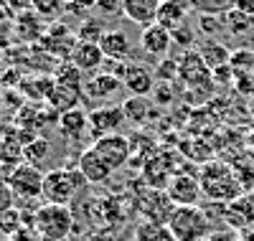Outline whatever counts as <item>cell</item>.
Masks as SVG:
<instances>
[{
	"instance_id": "cell-1",
	"label": "cell",
	"mask_w": 254,
	"mask_h": 241,
	"mask_svg": "<svg viewBox=\"0 0 254 241\" xmlns=\"http://www.w3.org/2000/svg\"><path fill=\"white\" fill-rule=\"evenodd\" d=\"M198 181H201V193L203 198H208L211 203H231L242 198L244 188L239 183V175L237 170L226 165V163H219V160H208L201 165L198 170Z\"/></svg>"
},
{
	"instance_id": "cell-2",
	"label": "cell",
	"mask_w": 254,
	"mask_h": 241,
	"mask_svg": "<svg viewBox=\"0 0 254 241\" xmlns=\"http://www.w3.org/2000/svg\"><path fill=\"white\" fill-rule=\"evenodd\" d=\"M165 229L171 231L173 241H206L214 234V221L201 206H176Z\"/></svg>"
},
{
	"instance_id": "cell-3",
	"label": "cell",
	"mask_w": 254,
	"mask_h": 241,
	"mask_svg": "<svg viewBox=\"0 0 254 241\" xmlns=\"http://www.w3.org/2000/svg\"><path fill=\"white\" fill-rule=\"evenodd\" d=\"M33 229L44 241H66L74 229V213L69 206H56V203H44L36 208Z\"/></svg>"
},
{
	"instance_id": "cell-4",
	"label": "cell",
	"mask_w": 254,
	"mask_h": 241,
	"mask_svg": "<svg viewBox=\"0 0 254 241\" xmlns=\"http://www.w3.org/2000/svg\"><path fill=\"white\" fill-rule=\"evenodd\" d=\"M84 175L71 168H54L44 175V201L56 203V206H69L74 201V195L79 193Z\"/></svg>"
},
{
	"instance_id": "cell-5",
	"label": "cell",
	"mask_w": 254,
	"mask_h": 241,
	"mask_svg": "<svg viewBox=\"0 0 254 241\" xmlns=\"http://www.w3.org/2000/svg\"><path fill=\"white\" fill-rule=\"evenodd\" d=\"M44 175L41 168L23 163L18 165L10 175H8V183L15 193L18 201H36V198H44Z\"/></svg>"
},
{
	"instance_id": "cell-6",
	"label": "cell",
	"mask_w": 254,
	"mask_h": 241,
	"mask_svg": "<svg viewBox=\"0 0 254 241\" xmlns=\"http://www.w3.org/2000/svg\"><path fill=\"white\" fill-rule=\"evenodd\" d=\"M168 198L173 201V206H198L201 201V181L198 173H176L171 175V181L165 185Z\"/></svg>"
},
{
	"instance_id": "cell-7",
	"label": "cell",
	"mask_w": 254,
	"mask_h": 241,
	"mask_svg": "<svg viewBox=\"0 0 254 241\" xmlns=\"http://www.w3.org/2000/svg\"><path fill=\"white\" fill-rule=\"evenodd\" d=\"M92 147L99 152L102 160L107 163L112 170L125 168L127 163H130V158H132V142L127 140L125 135H120V132H115V135H104V137H97Z\"/></svg>"
},
{
	"instance_id": "cell-8",
	"label": "cell",
	"mask_w": 254,
	"mask_h": 241,
	"mask_svg": "<svg viewBox=\"0 0 254 241\" xmlns=\"http://www.w3.org/2000/svg\"><path fill=\"white\" fill-rule=\"evenodd\" d=\"M178 79L188 86V89H201V86H211L214 76H211V69L206 66V61L201 59L198 51H186L178 61Z\"/></svg>"
},
{
	"instance_id": "cell-9",
	"label": "cell",
	"mask_w": 254,
	"mask_h": 241,
	"mask_svg": "<svg viewBox=\"0 0 254 241\" xmlns=\"http://www.w3.org/2000/svg\"><path fill=\"white\" fill-rule=\"evenodd\" d=\"M173 201L168 198V193L160 190V188H150L145 195H142V201H140V213L145 221H150V224H158V226H165L168 224V218H171L173 213Z\"/></svg>"
},
{
	"instance_id": "cell-10",
	"label": "cell",
	"mask_w": 254,
	"mask_h": 241,
	"mask_svg": "<svg viewBox=\"0 0 254 241\" xmlns=\"http://www.w3.org/2000/svg\"><path fill=\"white\" fill-rule=\"evenodd\" d=\"M125 109L122 104H102L97 109H92L89 112V127L94 129V132L99 137L104 135H115L117 129L125 124Z\"/></svg>"
},
{
	"instance_id": "cell-11",
	"label": "cell",
	"mask_w": 254,
	"mask_h": 241,
	"mask_svg": "<svg viewBox=\"0 0 254 241\" xmlns=\"http://www.w3.org/2000/svg\"><path fill=\"white\" fill-rule=\"evenodd\" d=\"M76 170L84 175V181L92 183V185H99V183H107L112 178V168L102 160V155L94 150V147H87L79 155V163H76Z\"/></svg>"
},
{
	"instance_id": "cell-12",
	"label": "cell",
	"mask_w": 254,
	"mask_h": 241,
	"mask_svg": "<svg viewBox=\"0 0 254 241\" xmlns=\"http://www.w3.org/2000/svg\"><path fill=\"white\" fill-rule=\"evenodd\" d=\"M69 59L81 74H99V69L104 66V61H107L99 43H84V41H76V46L71 49Z\"/></svg>"
},
{
	"instance_id": "cell-13",
	"label": "cell",
	"mask_w": 254,
	"mask_h": 241,
	"mask_svg": "<svg viewBox=\"0 0 254 241\" xmlns=\"http://www.w3.org/2000/svg\"><path fill=\"white\" fill-rule=\"evenodd\" d=\"M140 46L147 56H153V59H168V51H171V46H173V33L168 28H163L160 23H153V26L142 28Z\"/></svg>"
},
{
	"instance_id": "cell-14",
	"label": "cell",
	"mask_w": 254,
	"mask_h": 241,
	"mask_svg": "<svg viewBox=\"0 0 254 241\" xmlns=\"http://www.w3.org/2000/svg\"><path fill=\"white\" fill-rule=\"evenodd\" d=\"M224 224H226V229L239 231V234L254 224V203L249 198V193L231 203H224Z\"/></svg>"
},
{
	"instance_id": "cell-15",
	"label": "cell",
	"mask_w": 254,
	"mask_h": 241,
	"mask_svg": "<svg viewBox=\"0 0 254 241\" xmlns=\"http://www.w3.org/2000/svg\"><path fill=\"white\" fill-rule=\"evenodd\" d=\"M160 3L163 0H122V15L127 20H132L135 26L147 28L158 20Z\"/></svg>"
},
{
	"instance_id": "cell-16",
	"label": "cell",
	"mask_w": 254,
	"mask_h": 241,
	"mask_svg": "<svg viewBox=\"0 0 254 241\" xmlns=\"http://www.w3.org/2000/svg\"><path fill=\"white\" fill-rule=\"evenodd\" d=\"M155 74L150 69H145L142 63H130L125 76V89L130 92V97H150L155 92Z\"/></svg>"
},
{
	"instance_id": "cell-17",
	"label": "cell",
	"mask_w": 254,
	"mask_h": 241,
	"mask_svg": "<svg viewBox=\"0 0 254 241\" xmlns=\"http://www.w3.org/2000/svg\"><path fill=\"white\" fill-rule=\"evenodd\" d=\"M120 89H125V84L107 74V71H99L94 76H89L87 81H84V97H89V99H97V102H104V99H110L115 97Z\"/></svg>"
},
{
	"instance_id": "cell-18",
	"label": "cell",
	"mask_w": 254,
	"mask_h": 241,
	"mask_svg": "<svg viewBox=\"0 0 254 241\" xmlns=\"http://www.w3.org/2000/svg\"><path fill=\"white\" fill-rule=\"evenodd\" d=\"M190 10H193V3H190V0H163L155 23H160L163 28H168L173 33L178 26L186 23V15Z\"/></svg>"
},
{
	"instance_id": "cell-19",
	"label": "cell",
	"mask_w": 254,
	"mask_h": 241,
	"mask_svg": "<svg viewBox=\"0 0 254 241\" xmlns=\"http://www.w3.org/2000/svg\"><path fill=\"white\" fill-rule=\"evenodd\" d=\"M81 86H69V84H54V89H51V94H49V107L51 109H56L59 115H64V112H69V109H76L79 107V102H81Z\"/></svg>"
},
{
	"instance_id": "cell-20",
	"label": "cell",
	"mask_w": 254,
	"mask_h": 241,
	"mask_svg": "<svg viewBox=\"0 0 254 241\" xmlns=\"http://www.w3.org/2000/svg\"><path fill=\"white\" fill-rule=\"evenodd\" d=\"M99 46L104 51V56L112 59V61H127L132 54V43H130V36L125 31H107L102 36Z\"/></svg>"
},
{
	"instance_id": "cell-21",
	"label": "cell",
	"mask_w": 254,
	"mask_h": 241,
	"mask_svg": "<svg viewBox=\"0 0 254 241\" xmlns=\"http://www.w3.org/2000/svg\"><path fill=\"white\" fill-rule=\"evenodd\" d=\"M59 127H61V132L79 137V135H84V129H89V112L81 107L69 109V112L59 115Z\"/></svg>"
},
{
	"instance_id": "cell-22",
	"label": "cell",
	"mask_w": 254,
	"mask_h": 241,
	"mask_svg": "<svg viewBox=\"0 0 254 241\" xmlns=\"http://www.w3.org/2000/svg\"><path fill=\"white\" fill-rule=\"evenodd\" d=\"M198 54H201V59L206 61V66H208L211 71L219 69V66H226L229 59H231V51L224 46V43H214V41L203 43V46L198 49Z\"/></svg>"
},
{
	"instance_id": "cell-23",
	"label": "cell",
	"mask_w": 254,
	"mask_h": 241,
	"mask_svg": "<svg viewBox=\"0 0 254 241\" xmlns=\"http://www.w3.org/2000/svg\"><path fill=\"white\" fill-rule=\"evenodd\" d=\"M122 109H125V117L130 120V122H135V124H142L147 117H150L153 112H150V104H147V97H127L125 102H122Z\"/></svg>"
},
{
	"instance_id": "cell-24",
	"label": "cell",
	"mask_w": 254,
	"mask_h": 241,
	"mask_svg": "<svg viewBox=\"0 0 254 241\" xmlns=\"http://www.w3.org/2000/svg\"><path fill=\"white\" fill-rule=\"evenodd\" d=\"M190 3H193V10H198L201 15H219V18L237 8V0H190Z\"/></svg>"
},
{
	"instance_id": "cell-25",
	"label": "cell",
	"mask_w": 254,
	"mask_h": 241,
	"mask_svg": "<svg viewBox=\"0 0 254 241\" xmlns=\"http://www.w3.org/2000/svg\"><path fill=\"white\" fill-rule=\"evenodd\" d=\"M49 150H51V145H49V140H46V137H36V140H31V142L23 147L26 163H31V165L41 168V165H44V160L49 158Z\"/></svg>"
},
{
	"instance_id": "cell-26",
	"label": "cell",
	"mask_w": 254,
	"mask_h": 241,
	"mask_svg": "<svg viewBox=\"0 0 254 241\" xmlns=\"http://www.w3.org/2000/svg\"><path fill=\"white\" fill-rule=\"evenodd\" d=\"M135 241H173V236H171V231H168L165 226H158V224L145 221V224L137 226Z\"/></svg>"
},
{
	"instance_id": "cell-27",
	"label": "cell",
	"mask_w": 254,
	"mask_h": 241,
	"mask_svg": "<svg viewBox=\"0 0 254 241\" xmlns=\"http://www.w3.org/2000/svg\"><path fill=\"white\" fill-rule=\"evenodd\" d=\"M224 26H226L229 33H247L254 26V18H249V15H244L239 10H231V13L224 15Z\"/></svg>"
},
{
	"instance_id": "cell-28",
	"label": "cell",
	"mask_w": 254,
	"mask_h": 241,
	"mask_svg": "<svg viewBox=\"0 0 254 241\" xmlns=\"http://www.w3.org/2000/svg\"><path fill=\"white\" fill-rule=\"evenodd\" d=\"M20 229H23V211L20 208H10L5 213H0V231L5 236H13Z\"/></svg>"
},
{
	"instance_id": "cell-29",
	"label": "cell",
	"mask_w": 254,
	"mask_h": 241,
	"mask_svg": "<svg viewBox=\"0 0 254 241\" xmlns=\"http://www.w3.org/2000/svg\"><path fill=\"white\" fill-rule=\"evenodd\" d=\"M104 33H107V31L102 28L99 20H97V18H89V20H84V23H81V28H79L76 38H79V41H84V43H99Z\"/></svg>"
},
{
	"instance_id": "cell-30",
	"label": "cell",
	"mask_w": 254,
	"mask_h": 241,
	"mask_svg": "<svg viewBox=\"0 0 254 241\" xmlns=\"http://www.w3.org/2000/svg\"><path fill=\"white\" fill-rule=\"evenodd\" d=\"M229 66L234 69L237 74L242 71H254V51L252 49H239V51H234L231 54V59H229Z\"/></svg>"
},
{
	"instance_id": "cell-31",
	"label": "cell",
	"mask_w": 254,
	"mask_h": 241,
	"mask_svg": "<svg viewBox=\"0 0 254 241\" xmlns=\"http://www.w3.org/2000/svg\"><path fill=\"white\" fill-rule=\"evenodd\" d=\"M155 79L158 81H165V84H171L173 79H178V61L173 59H160V66L155 71Z\"/></svg>"
},
{
	"instance_id": "cell-32",
	"label": "cell",
	"mask_w": 254,
	"mask_h": 241,
	"mask_svg": "<svg viewBox=\"0 0 254 241\" xmlns=\"http://www.w3.org/2000/svg\"><path fill=\"white\" fill-rule=\"evenodd\" d=\"M15 193H13V188H10V183L5 181V178H0V213H5V211H10V208H15Z\"/></svg>"
},
{
	"instance_id": "cell-33",
	"label": "cell",
	"mask_w": 254,
	"mask_h": 241,
	"mask_svg": "<svg viewBox=\"0 0 254 241\" xmlns=\"http://www.w3.org/2000/svg\"><path fill=\"white\" fill-rule=\"evenodd\" d=\"M198 26H201V31H203L206 36L216 33L219 28H226V26H224V18H219V15H201V18H198Z\"/></svg>"
},
{
	"instance_id": "cell-34",
	"label": "cell",
	"mask_w": 254,
	"mask_h": 241,
	"mask_svg": "<svg viewBox=\"0 0 254 241\" xmlns=\"http://www.w3.org/2000/svg\"><path fill=\"white\" fill-rule=\"evenodd\" d=\"M173 43H178V46H183L186 51H190V46H193V31H190L186 23L178 26L173 31Z\"/></svg>"
},
{
	"instance_id": "cell-35",
	"label": "cell",
	"mask_w": 254,
	"mask_h": 241,
	"mask_svg": "<svg viewBox=\"0 0 254 241\" xmlns=\"http://www.w3.org/2000/svg\"><path fill=\"white\" fill-rule=\"evenodd\" d=\"M33 10L38 15H56L61 10V0H33Z\"/></svg>"
},
{
	"instance_id": "cell-36",
	"label": "cell",
	"mask_w": 254,
	"mask_h": 241,
	"mask_svg": "<svg viewBox=\"0 0 254 241\" xmlns=\"http://www.w3.org/2000/svg\"><path fill=\"white\" fill-rule=\"evenodd\" d=\"M3 8L13 10V13H28L33 8V0H0Z\"/></svg>"
},
{
	"instance_id": "cell-37",
	"label": "cell",
	"mask_w": 254,
	"mask_h": 241,
	"mask_svg": "<svg viewBox=\"0 0 254 241\" xmlns=\"http://www.w3.org/2000/svg\"><path fill=\"white\" fill-rule=\"evenodd\" d=\"M8 241H44L38 236V231L36 229H28V226H23L20 231H15L13 236H8Z\"/></svg>"
},
{
	"instance_id": "cell-38",
	"label": "cell",
	"mask_w": 254,
	"mask_h": 241,
	"mask_svg": "<svg viewBox=\"0 0 254 241\" xmlns=\"http://www.w3.org/2000/svg\"><path fill=\"white\" fill-rule=\"evenodd\" d=\"M206 241H242V234L231 231V229H224V231H214Z\"/></svg>"
},
{
	"instance_id": "cell-39",
	"label": "cell",
	"mask_w": 254,
	"mask_h": 241,
	"mask_svg": "<svg viewBox=\"0 0 254 241\" xmlns=\"http://www.w3.org/2000/svg\"><path fill=\"white\" fill-rule=\"evenodd\" d=\"M211 76H214V81H231L234 79V69L226 63V66H219V69L211 71Z\"/></svg>"
},
{
	"instance_id": "cell-40",
	"label": "cell",
	"mask_w": 254,
	"mask_h": 241,
	"mask_svg": "<svg viewBox=\"0 0 254 241\" xmlns=\"http://www.w3.org/2000/svg\"><path fill=\"white\" fill-rule=\"evenodd\" d=\"M234 10H239V13L254 18V0H237V8H234Z\"/></svg>"
},
{
	"instance_id": "cell-41",
	"label": "cell",
	"mask_w": 254,
	"mask_h": 241,
	"mask_svg": "<svg viewBox=\"0 0 254 241\" xmlns=\"http://www.w3.org/2000/svg\"><path fill=\"white\" fill-rule=\"evenodd\" d=\"M87 241H115V239H112V234H107V231H94V234L87 236Z\"/></svg>"
},
{
	"instance_id": "cell-42",
	"label": "cell",
	"mask_w": 254,
	"mask_h": 241,
	"mask_svg": "<svg viewBox=\"0 0 254 241\" xmlns=\"http://www.w3.org/2000/svg\"><path fill=\"white\" fill-rule=\"evenodd\" d=\"M242 241H254V224H252L249 229L242 231Z\"/></svg>"
},
{
	"instance_id": "cell-43",
	"label": "cell",
	"mask_w": 254,
	"mask_h": 241,
	"mask_svg": "<svg viewBox=\"0 0 254 241\" xmlns=\"http://www.w3.org/2000/svg\"><path fill=\"white\" fill-rule=\"evenodd\" d=\"M3 107H5V92H3V86H0V112H3Z\"/></svg>"
},
{
	"instance_id": "cell-44",
	"label": "cell",
	"mask_w": 254,
	"mask_h": 241,
	"mask_svg": "<svg viewBox=\"0 0 254 241\" xmlns=\"http://www.w3.org/2000/svg\"><path fill=\"white\" fill-rule=\"evenodd\" d=\"M249 198H252V203H254V190H252V193H249Z\"/></svg>"
},
{
	"instance_id": "cell-45",
	"label": "cell",
	"mask_w": 254,
	"mask_h": 241,
	"mask_svg": "<svg viewBox=\"0 0 254 241\" xmlns=\"http://www.w3.org/2000/svg\"><path fill=\"white\" fill-rule=\"evenodd\" d=\"M0 61H3V46H0Z\"/></svg>"
}]
</instances>
